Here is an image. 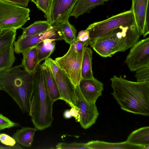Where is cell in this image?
I'll return each mask as SVG.
<instances>
[{"instance_id":"1","label":"cell","mask_w":149,"mask_h":149,"mask_svg":"<svg viewBox=\"0 0 149 149\" xmlns=\"http://www.w3.org/2000/svg\"><path fill=\"white\" fill-rule=\"evenodd\" d=\"M110 80L111 94L122 110L149 116V82L132 81L116 75Z\"/></svg>"},{"instance_id":"2","label":"cell","mask_w":149,"mask_h":149,"mask_svg":"<svg viewBox=\"0 0 149 149\" xmlns=\"http://www.w3.org/2000/svg\"><path fill=\"white\" fill-rule=\"evenodd\" d=\"M22 68L20 64L0 71V86L24 113L30 110L34 72L29 73Z\"/></svg>"},{"instance_id":"3","label":"cell","mask_w":149,"mask_h":149,"mask_svg":"<svg viewBox=\"0 0 149 149\" xmlns=\"http://www.w3.org/2000/svg\"><path fill=\"white\" fill-rule=\"evenodd\" d=\"M141 36L134 22L130 25L120 26L103 36L91 39L89 45L101 57H111L130 48Z\"/></svg>"},{"instance_id":"4","label":"cell","mask_w":149,"mask_h":149,"mask_svg":"<svg viewBox=\"0 0 149 149\" xmlns=\"http://www.w3.org/2000/svg\"><path fill=\"white\" fill-rule=\"evenodd\" d=\"M51 98L45 86L41 65L34 73L33 89L30 100L29 115L37 130H43L52 125L54 120Z\"/></svg>"},{"instance_id":"5","label":"cell","mask_w":149,"mask_h":149,"mask_svg":"<svg viewBox=\"0 0 149 149\" xmlns=\"http://www.w3.org/2000/svg\"><path fill=\"white\" fill-rule=\"evenodd\" d=\"M30 10L3 0H0V29L21 28L30 19Z\"/></svg>"},{"instance_id":"6","label":"cell","mask_w":149,"mask_h":149,"mask_svg":"<svg viewBox=\"0 0 149 149\" xmlns=\"http://www.w3.org/2000/svg\"><path fill=\"white\" fill-rule=\"evenodd\" d=\"M134 22L133 12L130 10L92 23L86 30L89 32L90 39H93L104 35L120 26L131 24Z\"/></svg>"},{"instance_id":"7","label":"cell","mask_w":149,"mask_h":149,"mask_svg":"<svg viewBox=\"0 0 149 149\" xmlns=\"http://www.w3.org/2000/svg\"><path fill=\"white\" fill-rule=\"evenodd\" d=\"M46 59L50 71L56 82L61 100L65 101L70 107L75 108L78 111L76 106V87L58 67L54 60L50 58Z\"/></svg>"},{"instance_id":"8","label":"cell","mask_w":149,"mask_h":149,"mask_svg":"<svg viewBox=\"0 0 149 149\" xmlns=\"http://www.w3.org/2000/svg\"><path fill=\"white\" fill-rule=\"evenodd\" d=\"M83 53V51L78 52L69 48L64 56L54 60L75 87L79 85L82 78L81 68Z\"/></svg>"},{"instance_id":"9","label":"cell","mask_w":149,"mask_h":149,"mask_svg":"<svg viewBox=\"0 0 149 149\" xmlns=\"http://www.w3.org/2000/svg\"><path fill=\"white\" fill-rule=\"evenodd\" d=\"M130 48L125 61L130 70L149 67V38L137 41Z\"/></svg>"},{"instance_id":"10","label":"cell","mask_w":149,"mask_h":149,"mask_svg":"<svg viewBox=\"0 0 149 149\" xmlns=\"http://www.w3.org/2000/svg\"><path fill=\"white\" fill-rule=\"evenodd\" d=\"M76 106L80 116L79 122L85 129L89 128L95 122L99 113L95 103L88 102L82 94L79 86H76Z\"/></svg>"},{"instance_id":"11","label":"cell","mask_w":149,"mask_h":149,"mask_svg":"<svg viewBox=\"0 0 149 149\" xmlns=\"http://www.w3.org/2000/svg\"><path fill=\"white\" fill-rule=\"evenodd\" d=\"M50 39L56 40L63 39L61 33L56 26H52L47 32L32 36L23 38L19 36L13 42L14 52L19 54L26 50L37 45L44 40Z\"/></svg>"},{"instance_id":"12","label":"cell","mask_w":149,"mask_h":149,"mask_svg":"<svg viewBox=\"0 0 149 149\" xmlns=\"http://www.w3.org/2000/svg\"><path fill=\"white\" fill-rule=\"evenodd\" d=\"M149 0H132L130 9L133 12L136 26L145 38L149 33Z\"/></svg>"},{"instance_id":"13","label":"cell","mask_w":149,"mask_h":149,"mask_svg":"<svg viewBox=\"0 0 149 149\" xmlns=\"http://www.w3.org/2000/svg\"><path fill=\"white\" fill-rule=\"evenodd\" d=\"M78 0H52L49 17L47 20L52 26L69 19Z\"/></svg>"},{"instance_id":"14","label":"cell","mask_w":149,"mask_h":149,"mask_svg":"<svg viewBox=\"0 0 149 149\" xmlns=\"http://www.w3.org/2000/svg\"><path fill=\"white\" fill-rule=\"evenodd\" d=\"M78 86L84 98L91 103H95L102 95L104 89L103 84L95 78L93 79L81 78Z\"/></svg>"},{"instance_id":"15","label":"cell","mask_w":149,"mask_h":149,"mask_svg":"<svg viewBox=\"0 0 149 149\" xmlns=\"http://www.w3.org/2000/svg\"><path fill=\"white\" fill-rule=\"evenodd\" d=\"M45 86L51 98L54 102L61 100V97L55 79L50 71L46 59L41 64Z\"/></svg>"},{"instance_id":"16","label":"cell","mask_w":149,"mask_h":149,"mask_svg":"<svg viewBox=\"0 0 149 149\" xmlns=\"http://www.w3.org/2000/svg\"><path fill=\"white\" fill-rule=\"evenodd\" d=\"M89 149H142L143 146L132 145L126 141L120 143H110L98 140L86 143Z\"/></svg>"},{"instance_id":"17","label":"cell","mask_w":149,"mask_h":149,"mask_svg":"<svg viewBox=\"0 0 149 149\" xmlns=\"http://www.w3.org/2000/svg\"><path fill=\"white\" fill-rule=\"evenodd\" d=\"M22 54L23 58L21 64L22 68L29 73H34L39 65L36 46L26 50Z\"/></svg>"},{"instance_id":"18","label":"cell","mask_w":149,"mask_h":149,"mask_svg":"<svg viewBox=\"0 0 149 149\" xmlns=\"http://www.w3.org/2000/svg\"><path fill=\"white\" fill-rule=\"evenodd\" d=\"M109 0H78L73 8L70 17L77 18L84 13H89L97 6L104 4Z\"/></svg>"},{"instance_id":"19","label":"cell","mask_w":149,"mask_h":149,"mask_svg":"<svg viewBox=\"0 0 149 149\" xmlns=\"http://www.w3.org/2000/svg\"><path fill=\"white\" fill-rule=\"evenodd\" d=\"M128 143L138 146L149 145V127L146 126L132 131L126 141Z\"/></svg>"},{"instance_id":"20","label":"cell","mask_w":149,"mask_h":149,"mask_svg":"<svg viewBox=\"0 0 149 149\" xmlns=\"http://www.w3.org/2000/svg\"><path fill=\"white\" fill-rule=\"evenodd\" d=\"M92 54L93 51L91 48H84L81 68L82 78L93 79L95 78L92 69Z\"/></svg>"},{"instance_id":"21","label":"cell","mask_w":149,"mask_h":149,"mask_svg":"<svg viewBox=\"0 0 149 149\" xmlns=\"http://www.w3.org/2000/svg\"><path fill=\"white\" fill-rule=\"evenodd\" d=\"M37 129L36 128L22 127L17 130L13 137L19 144L25 147L31 146L34 134Z\"/></svg>"},{"instance_id":"22","label":"cell","mask_w":149,"mask_h":149,"mask_svg":"<svg viewBox=\"0 0 149 149\" xmlns=\"http://www.w3.org/2000/svg\"><path fill=\"white\" fill-rule=\"evenodd\" d=\"M52 26L47 20L36 21L27 27H22L23 30L22 33L19 37L23 38L44 33L50 29Z\"/></svg>"},{"instance_id":"23","label":"cell","mask_w":149,"mask_h":149,"mask_svg":"<svg viewBox=\"0 0 149 149\" xmlns=\"http://www.w3.org/2000/svg\"><path fill=\"white\" fill-rule=\"evenodd\" d=\"M55 26L66 43L70 45L75 41L77 31L74 26L70 23L69 19L60 22Z\"/></svg>"},{"instance_id":"24","label":"cell","mask_w":149,"mask_h":149,"mask_svg":"<svg viewBox=\"0 0 149 149\" xmlns=\"http://www.w3.org/2000/svg\"><path fill=\"white\" fill-rule=\"evenodd\" d=\"M55 41L54 39H47L36 46L39 63L49 58L55 49Z\"/></svg>"},{"instance_id":"25","label":"cell","mask_w":149,"mask_h":149,"mask_svg":"<svg viewBox=\"0 0 149 149\" xmlns=\"http://www.w3.org/2000/svg\"><path fill=\"white\" fill-rule=\"evenodd\" d=\"M17 30L0 29V55L10 47L16 39Z\"/></svg>"},{"instance_id":"26","label":"cell","mask_w":149,"mask_h":149,"mask_svg":"<svg viewBox=\"0 0 149 149\" xmlns=\"http://www.w3.org/2000/svg\"><path fill=\"white\" fill-rule=\"evenodd\" d=\"M16 59L13 43L10 47L0 55V72L12 67Z\"/></svg>"},{"instance_id":"27","label":"cell","mask_w":149,"mask_h":149,"mask_svg":"<svg viewBox=\"0 0 149 149\" xmlns=\"http://www.w3.org/2000/svg\"><path fill=\"white\" fill-rule=\"evenodd\" d=\"M56 148L58 149H89L86 143L77 142L59 143L56 146Z\"/></svg>"},{"instance_id":"28","label":"cell","mask_w":149,"mask_h":149,"mask_svg":"<svg viewBox=\"0 0 149 149\" xmlns=\"http://www.w3.org/2000/svg\"><path fill=\"white\" fill-rule=\"evenodd\" d=\"M51 0H37V8L44 13V16L47 19L49 17Z\"/></svg>"},{"instance_id":"29","label":"cell","mask_w":149,"mask_h":149,"mask_svg":"<svg viewBox=\"0 0 149 149\" xmlns=\"http://www.w3.org/2000/svg\"><path fill=\"white\" fill-rule=\"evenodd\" d=\"M135 77L137 82H149V67H146L136 71Z\"/></svg>"},{"instance_id":"30","label":"cell","mask_w":149,"mask_h":149,"mask_svg":"<svg viewBox=\"0 0 149 149\" xmlns=\"http://www.w3.org/2000/svg\"><path fill=\"white\" fill-rule=\"evenodd\" d=\"M19 126V123L12 121L0 113V131L6 128H9Z\"/></svg>"},{"instance_id":"31","label":"cell","mask_w":149,"mask_h":149,"mask_svg":"<svg viewBox=\"0 0 149 149\" xmlns=\"http://www.w3.org/2000/svg\"><path fill=\"white\" fill-rule=\"evenodd\" d=\"M0 141L5 145L12 146H15L17 143L13 137L4 133L0 134Z\"/></svg>"},{"instance_id":"32","label":"cell","mask_w":149,"mask_h":149,"mask_svg":"<svg viewBox=\"0 0 149 149\" xmlns=\"http://www.w3.org/2000/svg\"><path fill=\"white\" fill-rule=\"evenodd\" d=\"M88 45V42L75 41L70 45V48L77 52H83L84 48Z\"/></svg>"},{"instance_id":"33","label":"cell","mask_w":149,"mask_h":149,"mask_svg":"<svg viewBox=\"0 0 149 149\" xmlns=\"http://www.w3.org/2000/svg\"><path fill=\"white\" fill-rule=\"evenodd\" d=\"M90 39L88 31L86 30H82L78 33L75 41L89 42Z\"/></svg>"},{"instance_id":"34","label":"cell","mask_w":149,"mask_h":149,"mask_svg":"<svg viewBox=\"0 0 149 149\" xmlns=\"http://www.w3.org/2000/svg\"><path fill=\"white\" fill-rule=\"evenodd\" d=\"M21 6L27 7L30 0H3Z\"/></svg>"},{"instance_id":"35","label":"cell","mask_w":149,"mask_h":149,"mask_svg":"<svg viewBox=\"0 0 149 149\" xmlns=\"http://www.w3.org/2000/svg\"><path fill=\"white\" fill-rule=\"evenodd\" d=\"M70 114L72 117H73L77 122H79L80 116L78 111L75 108L72 107L70 110Z\"/></svg>"},{"instance_id":"36","label":"cell","mask_w":149,"mask_h":149,"mask_svg":"<svg viewBox=\"0 0 149 149\" xmlns=\"http://www.w3.org/2000/svg\"><path fill=\"white\" fill-rule=\"evenodd\" d=\"M17 142L14 146H2L0 145V149H22Z\"/></svg>"},{"instance_id":"37","label":"cell","mask_w":149,"mask_h":149,"mask_svg":"<svg viewBox=\"0 0 149 149\" xmlns=\"http://www.w3.org/2000/svg\"><path fill=\"white\" fill-rule=\"evenodd\" d=\"M63 116L65 118L67 119L70 118L72 117L70 111L68 109L64 111Z\"/></svg>"},{"instance_id":"38","label":"cell","mask_w":149,"mask_h":149,"mask_svg":"<svg viewBox=\"0 0 149 149\" xmlns=\"http://www.w3.org/2000/svg\"><path fill=\"white\" fill-rule=\"evenodd\" d=\"M31 2L34 3L36 5L37 4V0H30Z\"/></svg>"},{"instance_id":"39","label":"cell","mask_w":149,"mask_h":149,"mask_svg":"<svg viewBox=\"0 0 149 149\" xmlns=\"http://www.w3.org/2000/svg\"><path fill=\"white\" fill-rule=\"evenodd\" d=\"M1 90V86H0V91Z\"/></svg>"},{"instance_id":"40","label":"cell","mask_w":149,"mask_h":149,"mask_svg":"<svg viewBox=\"0 0 149 149\" xmlns=\"http://www.w3.org/2000/svg\"></svg>"}]
</instances>
